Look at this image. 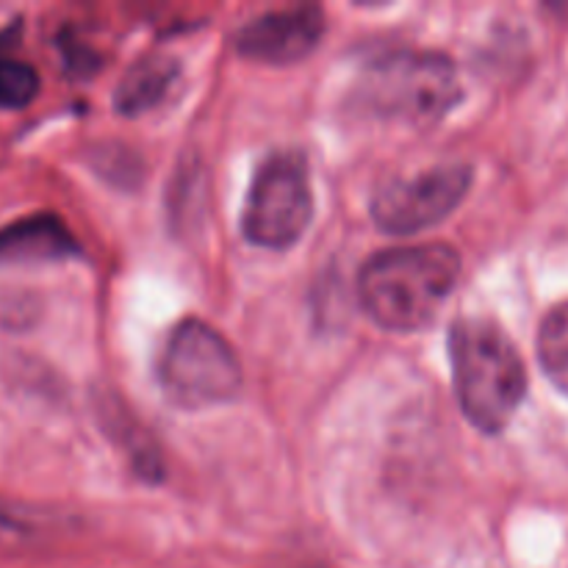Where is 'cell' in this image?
Wrapping results in <instances>:
<instances>
[{
	"label": "cell",
	"mask_w": 568,
	"mask_h": 568,
	"mask_svg": "<svg viewBox=\"0 0 568 568\" xmlns=\"http://www.w3.org/2000/svg\"><path fill=\"white\" fill-rule=\"evenodd\" d=\"M460 277V255L447 244H416L372 255L358 275L366 314L386 331L430 325Z\"/></svg>",
	"instance_id": "cell-1"
},
{
	"label": "cell",
	"mask_w": 568,
	"mask_h": 568,
	"mask_svg": "<svg viewBox=\"0 0 568 568\" xmlns=\"http://www.w3.org/2000/svg\"><path fill=\"white\" fill-rule=\"evenodd\" d=\"M455 392L466 419L483 433H499L527 394V369L516 344L497 322L466 316L449 331Z\"/></svg>",
	"instance_id": "cell-2"
},
{
	"label": "cell",
	"mask_w": 568,
	"mask_h": 568,
	"mask_svg": "<svg viewBox=\"0 0 568 568\" xmlns=\"http://www.w3.org/2000/svg\"><path fill=\"white\" fill-rule=\"evenodd\" d=\"M355 109L403 125L442 122L460 100L458 70L433 50H392L364 67L353 89Z\"/></svg>",
	"instance_id": "cell-3"
},
{
	"label": "cell",
	"mask_w": 568,
	"mask_h": 568,
	"mask_svg": "<svg viewBox=\"0 0 568 568\" xmlns=\"http://www.w3.org/2000/svg\"><path fill=\"white\" fill-rule=\"evenodd\" d=\"M159 383L178 408H214L239 394L242 364L214 327L200 320H183L164 344Z\"/></svg>",
	"instance_id": "cell-4"
},
{
	"label": "cell",
	"mask_w": 568,
	"mask_h": 568,
	"mask_svg": "<svg viewBox=\"0 0 568 568\" xmlns=\"http://www.w3.org/2000/svg\"><path fill=\"white\" fill-rule=\"evenodd\" d=\"M314 214L308 164L294 150L272 153L258 166L242 214V231L258 247L286 250L297 242Z\"/></svg>",
	"instance_id": "cell-5"
},
{
	"label": "cell",
	"mask_w": 568,
	"mask_h": 568,
	"mask_svg": "<svg viewBox=\"0 0 568 568\" xmlns=\"http://www.w3.org/2000/svg\"><path fill=\"white\" fill-rule=\"evenodd\" d=\"M471 186L469 164H438L410 178H392L372 197V220L394 236L425 231L464 203Z\"/></svg>",
	"instance_id": "cell-6"
},
{
	"label": "cell",
	"mask_w": 568,
	"mask_h": 568,
	"mask_svg": "<svg viewBox=\"0 0 568 568\" xmlns=\"http://www.w3.org/2000/svg\"><path fill=\"white\" fill-rule=\"evenodd\" d=\"M325 31V17L314 6L270 11L239 33V50L264 64H294L305 59Z\"/></svg>",
	"instance_id": "cell-7"
},
{
	"label": "cell",
	"mask_w": 568,
	"mask_h": 568,
	"mask_svg": "<svg viewBox=\"0 0 568 568\" xmlns=\"http://www.w3.org/2000/svg\"><path fill=\"white\" fill-rule=\"evenodd\" d=\"M75 253V239L53 214L26 216L0 227V264H37V261H59Z\"/></svg>",
	"instance_id": "cell-8"
},
{
	"label": "cell",
	"mask_w": 568,
	"mask_h": 568,
	"mask_svg": "<svg viewBox=\"0 0 568 568\" xmlns=\"http://www.w3.org/2000/svg\"><path fill=\"white\" fill-rule=\"evenodd\" d=\"M175 75L178 64L164 55H148L136 61L116 87V109L128 116L144 114L166 98Z\"/></svg>",
	"instance_id": "cell-9"
},
{
	"label": "cell",
	"mask_w": 568,
	"mask_h": 568,
	"mask_svg": "<svg viewBox=\"0 0 568 568\" xmlns=\"http://www.w3.org/2000/svg\"><path fill=\"white\" fill-rule=\"evenodd\" d=\"M538 358L549 381L568 394V303L555 305L538 331Z\"/></svg>",
	"instance_id": "cell-10"
},
{
	"label": "cell",
	"mask_w": 568,
	"mask_h": 568,
	"mask_svg": "<svg viewBox=\"0 0 568 568\" xmlns=\"http://www.w3.org/2000/svg\"><path fill=\"white\" fill-rule=\"evenodd\" d=\"M39 94V72L17 59H0V109H26Z\"/></svg>",
	"instance_id": "cell-11"
}]
</instances>
